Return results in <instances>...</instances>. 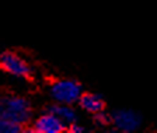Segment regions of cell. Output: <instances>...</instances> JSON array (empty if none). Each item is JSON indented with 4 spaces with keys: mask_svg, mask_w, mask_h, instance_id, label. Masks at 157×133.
I'll use <instances>...</instances> for the list:
<instances>
[{
    "mask_svg": "<svg viewBox=\"0 0 157 133\" xmlns=\"http://www.w3.org/2000/svg\"><path fill=\"white\" fill-rule=\"evenodd\" d=\"M0 118L28 126L34 118L33 104L28 98L23 97V95H0Z\"/></svg>",
    "mask_w": 157,
    "mask_h": 133,
    "instance_id": "6da1fadb",
    "label": "cell"
},
{
    "mask_svg": "<svg viewBox=\"0 0 157 133\" xmlns=\"http://www.w3.org/2000/svg\"><path fill=\"white\" fill-rule=\"evenodd\" d=\"M49 97L56 104H70L78 102V98L83 94V87L77 80L73 78H58L49 86Z\"/></svg>",
    "mask_w": 157,
    "mask_h": 133,
    "instance_id": "7a4b0ae2",
    "label": "cell"
},
{
    "mask_svg": "<svg viewBox=\"0 0 157 133\" xmlns=\"http://www.w3.org/2000/svg\"><path fill=\"white\" fill-rule=\"evenodd\" d=\"M0 69L21 80H31L34 76V69L29 62L14 51H4L0 53Z\"/></svg>",
    "mask_w": 157,
    "mask_h": 133,
    "instance_id": "3957f363",
    "label": "cell"
},
{
    "mask_svg": "<svg viewBox=\"0 0 157 133\" xmlns=\"http://www.w3.org/2000/svg\"><path fill=\"white\" fill-rule=\"evenodd\" d=\"M109 116H111V127L121 133H133L140 129L143 124L142 115L131 108L114 109Z\"/></svg>",
    "mask_w": 157,
    "mask_h": 133,
    "instance_id": "277c9868",
    "label": "cell"
},
{
    "mask_svg": "<svg viewBox=\"0 0 157 133\" xmlns=\"http://www.w3.org/2000/svg\"><path fill=\"white\" fill-rule=\"evenodd\" d=\"M66 129L67 126L49 109L33 118L28 125V130L33 133H63Z\"/></svg>",
    "mask_w": 157,
    "mask_h": 133,
    "instance_id": "5b68a950",
    "label": "cell"
},
{
    "mask_svg": "<svg viewBox=\"0 0 157 133\" xmlns=\"http://www.w3.org/2000/svg\"><path fill=\"white\" fill-rule=\"evenodd\" d=\"M77 105L83 112L91 116L105 111V100L102 98V95L97 93H90V91H83L82 97L78 98Z\"/></svg>",
    "mask_w": 157,
    "mask_h": 133,
    "instance_id": "8992f818",
    "label": "cell"
},
{
    "mask_svg": "<svg viewBox=\"0 0 157 133\" xmlns=\"http://www.w3.org/2000/svg\"><path fill=\"white\" fill-rule=\"evenodd\" d=\"M49 111H52L53 114L62 120L66 126H70V125L78 122V112L75 108V105L70 104H56L53 102L51 107L48 108Z\"/></svg>",
    "mask_w": 157,
    "mask_h": 133,
    "instance_id": "52a82bcc",
    "label": "cell"
},
{
    "mask_svg": "<svg viewBox=\"0 0 157 133\" xmlns=\"http://www.w3.org/2000/svg\"><path fill=\"white\" fill-rule=\"evenodd\" d=\"M25 130L24 125H20L13 120L0 118V133H21Z\"/></svg>",
    "mask_w": 157,
    "mask_h": 133,
    "instance_id": "ba28073f",
    "label": "cell"
},
{
    "mask_svg": "<svg viewBox=\"0 0 157 133\" xmlns=\"http://www.w3.org/2000/svg\"><path fill=\"white\" fill-rule=\"evenodd\" d=\"M93 119H94V124L97 125L98 127H108L111 126V116H109V114H107V112H100V114L94 115L93 116Z\"/></svg>",
    "mask_w": 157,
    "mask_h": 133,
    "instance_id": "9c48e42d",
    "label": "cell"
},
{
    "mask_svg": "<svg viewBox=\"0 0 157 133\" xmlns=\"http://www.w3.org/2000/svg\"><path fill=\"white\" fill-rule=\"evenodd\" d=\"M66 132H70V133H83V132H86V127L82 126V125L78 124V122H76V124L67 126Z\"/></svg>",
    "mask_w": 157,
    "mask_h": 133,
    "instance_id": "30bf717a",
    "label": "cell"
}]
</instances>
